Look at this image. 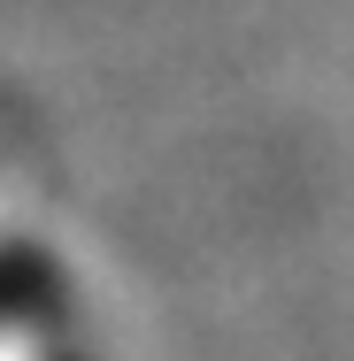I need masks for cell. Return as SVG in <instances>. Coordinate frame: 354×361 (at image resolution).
<instances>
[{
    "label": "cell",
    "mask_w": 354,
    "mask_h": 361,
    "mask_svg": "<svg viewBox=\"0 0 354 361\" xmlns=\"http://www.w3.org/2000/svg\"><path fill=\"white\" fill-rule=\"evenodd\" d=\"M70 292H62V269L39 254V246H0V323L23 331V323H47L62 315Z\"/></svg>",
    "instance_id": "6da1fadb"
},
{
    "label": "cell",
    "mask_w": 354,
    "mask_h": 361,
    "mask_svg": "<svg viewBox=\"0 0 354 361\" xmlns=\"http://www.w3.org/2000/svg\"><path fill=\"white\" fill-rule=\"evenodd\" d=\"M47 361H100L93 346H47Z\"/></svg>",
    "instance_id": "7a4b0ae2"
}]
</instances>
